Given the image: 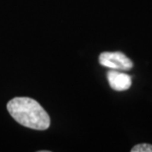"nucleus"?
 <instances>
[{
  "label": "nucleus",
  "instance_id": "f257e3e1",
  "mask_svg": "<svg viewBox=\"0 0 152 152\" xmlns=\"http://www.w3.org/2000/svg\"><path fill=\"white\" fill-rule=\"evenodd\" d=\"M7 111L21 126L36 130H47L50 118L36 100L29 97H16L7 103Z\"/></svg>",
  "mask_w": 152,
  "mask_h": 152
},
{
  "label": "nucleus",
  "instance_id": "f03ea898",
  "mask_svg": "<svg viewBox=\"0 0 152 152\" xmlns=\"http://www.w3.org/2000/svg\"><path fill=\"white\" fill-rule=\"evenodd\" d=\"M100 64L115 70H130L133 67L132 60L121 51H104L99 56Z\"/></svg>",
  "mask_w": 152,
  "mask_h": 152
},
{
  "label": "nucleus",
  "instance_id": "7ed1b4c3",
  "mask_svg": "<svg viewBox=\"0 0 152 152\" xmlns=\"http://www.w3.org/2000/svg\"><path fill=\"white\" fill-rule=\"evenodd\" d=\"M107 78L111 88L115 91H118V92L126 91L132 86V77L115 69L108 71Z\"/></svg>",
  "mask_w": 152,
  "mask_h": 152
},
{
  "label": "nucleus",
  "instance_id": "20e7f679",
  "mask_svg": "<svg viewBox=\"0 0 152 152\" xmlns=\"http://www.w3.org/2000/svg\"><path fill=\"white\" fill-rule=\"evenodd\" d=\"M132 152H152V145L148 143H140L134 145L132 149Z\"/></svg>",
  "mask_w": 152,
  "mask_h": 152
}]
</instances>
